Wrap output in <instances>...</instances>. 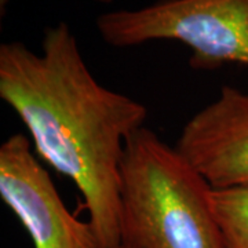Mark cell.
Returning <instances> with one entry per match:
<instances>
[{
	"mask_svg": "<svg viewBox=\"0 0 248 248\" xmlns=\"http://www.w3.org/2000/svg\"><path fill=\"white\" fill-rule=\"evenodd\" d=\"M0 97L39 157L79 189L101 247L119 246L122 161L146 107L93 76L66 22L46 29L40 55L21 42L0 46Z\"/></svg>",
	"mask_w": 248,
	"mask_h": 248,
	"instance_id": "1",
	"label": "cell"
},
{
	"mask_svg": "<svg viewBox=\"0 0 248 248\" xmlns=\"http://www.w3.org/2000/svg\"><path fill=\"white\" fill-rule=\"evenodd\" d=\"M213 186L178 151L142 127L125 142L120 232L131 248H226Z\"/></svg>",
	"mask_w": 248,
	"mask_h": 248,
	"instance_id": "2",
	"label": "cell"
},
{
	"mask_svg": "<svg viewBox=\"0 0 248 248\" xmlns=\"http://www.w3.org/2000/svg\"><path fill=\"white\" fill-rule=\"evenodd\" d=\"M97 29L119 48L178 40L192 50L189 65L196 71L248 66V0H156L138 10L104 13Z\"/></svg>",
	"mask_w": 248,
	"mask_h": 248,
	"instance_id": "3",
	"label": "cell"
},
{
	"mask_svg": "<svg viewBox=\"0 0 248 248\" xmlns=\"http://www.w3.org/2000/svg\"><path fill=\"white\" fill-rule=\"evenodd\" d=\"M0 196L35 248H102L90 221L68 210L24 134L10 135L0 146Z\"/></svg>",
	"mask_w": 248,
	"mask_h": 248,
	"instance_id": "4",
	"label": "cell"
},
{
	"mask_svg": "<svg viewBox=\"0 0 248 248\" xmlns=\"http://www.w3.org/2000/svg\"><path fill=\"white\" fill-rule=\"evenodd\" d=\"M177 149L215 187L248 186V94L223 86L184 125Z\"/></svg>",
	"mask_w": 248,
	"mask_h": 248,
	"instance_id": "5",
	"label": "cell"
},
{
	"mask_svg": "<svg viewBox=\"0 0 248 248\" xmlns=\"http://www.w3.org/2000/svg\"><path fill=\"white\" fill-rule=\"evenodd\" d=\"M211 205L226 248H248V186L213 187Z\"/></svg>",
	"mask_w": 248,
	"mask_h": 248,
	"instance_id": "6",
	"label": "cell"
},
{
	"mask_svg": "<svg viewBox=\"0 0 248 248\" xmlns=\"http://www.w3.org/2000/svg\"><path fill=\"white\" fill-rule=\"evenodd\" d=\"M9 1H10V0H0V9L4 10L6 4H7ZM95 1H99V3H110L112 0H95Z\"/></svg>",
	"mask_w": 248,
	"mask_h": 248,
	"instance_id": "7",
	"label": "cell"
},
{
	"mask_svg": "<svg viewBox=\"0 0 248 248\" xmlns=\"http://www.w3.org/2000/svg\"><path fill=\"white\" fill-rule=\"evenodd\" d=\"M113 248H131V247H128V246H125V244H123V243H120L119 246H116V247Z\"/></svg>",
	"mask_w": 248,
	"mask_h": 248,
	"instance_id": "8",
	"label": "cell"
}]
</instances>
